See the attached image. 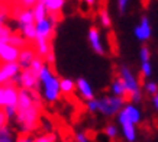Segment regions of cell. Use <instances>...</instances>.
<instances>
[{"label":"cell","mask_w":158,"mask_h":142,"mask_svg":"<svg viewBox=\"0 0 158 142\" xmlns=\"http://www.w3.org/2000/svg\"><path fill=\"white\" fill-rule=\"evenodd\" d=\"M39 87H41V96L45 102L48 103H55L61 97V90H60V78L54 73L51 65L45 64L38 76Z\"/></svg>","instance_id":"obj_1"},{"label":"cell","mask_w":158,"mask_h":142,"mask_svg":"<svg viewBox=\"0 0 158 142\" xmlns=\"http://www.w3.org/2000/svg\"><path fill=\"white\" fill-rule=\"evenodd\" d=\"M41 107H42V103H34L26 109L16 112L13 122L20 133L31 135L35 129L38 128L39 118H41Z\"/></svg>","instance_id":"obj_2"},{"label":"cell","mask_w":158,"mask_h":142,"mask_svg":"<svg viewBox=\"0 0 158 142\" xmlns=\"http://www.w3.org/2000/svg\"><path fill=\"white\" fill-rule=\"evenodd\" d=\"M119 77L122 78V81L125 83V87H126V93H128L126 99H129L131 103L138 104L142 100V93H141V84H139V80L136 78V76L131 71L129 67L122 64L119 67Z\"/></svg>","instance_id":"obj_3"},{"label":"cell","mask_w":158,"mask_h":142,"mask_svg":"<svg viewBox=\"0 0 158 142\" xmlns=\"http://www.w3.org/2000/svg\"><path fill=\"white\" fill-rule=\"evenodd\" d=\"M126 100L123 97H118V96L109 94L105 97L97 99V113L106 118H113L119 113V110L123 107Z\"/></svg>","instance_id":"obj_4"},{"label":"cell","mask_w":158,"mask_h":142,"mask_svg":"<svg viewBox=\"0 0 158 142\" xmlns=\"http://www.w3.org/2000/svg\"><path fill=\"white\" fill-rule=\"evenodd\" d=\"M116 119H118V123H123V122H129L134 123V125H138V123L142 122V112L136 104L134 103H125L123 107L119 110V113L116 115Z\"/></svg>","instance_id":"obj_5"},{"label":"cell","mask_w":158,"mask_h":142,"mask_svg":"<svg viewBox=\"0 0 158 142\" xmlns=\"http://www.w3.org/2000/svg\"><path fill=\"white\" fill-rule=\"evenodd\" d=\"M18 94H19V87L12 83L0 86V109H3L6 106L16 104L18 102Z\"/></svg>","instance_id":"obj_6"},{"label":"cell","mask_w":158,"mask_h":142,"mask_svg":"<svg viewBox=\"0 0 158 142\" xmlns=\"http://www.w3.org/2000/svg\"><path fill=\"white\" fill-rule=\"evenodd\" d=\"M87 39H89V44H90V48L93 49L94 54L97 55H106V47L103 45V39H102V33L99 31L97 26H90L89 32H87Z\"/></svg>","instance_id":"obj_7"},{"label":"cell","mask_w":158,"mask_h":142,"mask_svg":"<svg viewBox=\"0 0 158 142\" xmlns=\"http://www.w3.org/2000/svg\"><path fill=\"white\" fill-rule=\"evenodd\" d=\"M18 87L19 89H26V90H36L39 89V81L38 76H35L29 68H23L19 73V78H18Z\"/></svg>","instance_id":"obj_8"},{"label":"cell","mask_w":158,"mask_h":142,"mask_svg":"<svg viewBox=\"0 0 158 142\" xmlns=\"http://www.w3.org/2000/svg\"><path fill=\"white\" fill-rule=\"evenodd\" d=\"M20 65L18 64V61L13 62H2L0 65V86L9 83L10 80H13L15 77L20 73Z\"/></svg>","instance_id":"obj_9"},{"label":"cell","mask_w":158,"mask_h":142,"mask_svg":"<svg viewBox=\"0 0 158 142\" xmlns=\"http://www.w3.org/2000/svg\"><path fill=\"white\" fill-rule=\"evenodd\" d=\"M55 25L49 18H45V19L39 20V22H35V28H36V39H47V41H51L54 35V29H55Z\"/></svg>","instance_id":"obj_10"},{"label":"cell","mask_w":158,"mask_h":142,"mask_svg":"<svg viewBox=\"0 0 158 142\" xmlns=\"http://www.w3.org/2000/svg\"><path fill=\"white\" fill-rule=\"evenodd\" d=\"M134 35L135 38L141 41V42H147L151 35H152V29H151V25H149V20L147 16H142L139 23L134 28Z\"/></svg>","instance_id":"obj_11"},{"label":"cell","mask_w":158,"mask_h":142,"mask_svg":"<svg viewBox=\"0 0 158 142\" xmlns=\"http://www.w3.org/2000/svg\"><path fill=\"white\" fill-rule=\"evenodd\" d=\"M38 2H41V3L45 5L47 12H48V18L52 20L54 23H57L58 18H60V13H61V10L64 9L65 0H38Z\"/></svg>","instance_id":"obj_12"},{"label":"cell","mask_w":158,"mask_h":142,"mask_svg":"<svg viewBox=\"0 0 158 142\" xmlns=\"http://www.w3.org/2000/svg\"><path fill=\"white\" fill-rule=\"evenodd\" d=\"M76 91L80 94V97H81L83 100H86V102H89V100L96 97L91 84L87 81V78H84V77H80V78L76 80Z\"/></svg>","instance_id":"obj_13"},{"label":"cell","mask_w":158,"mask_h":142,"mask_svg":"<svg viewBox=\"0 0 158 142\" xmlns=\"http://www.w3.org/2000/svg\"><path fill=\"white\" fill-rule=\"evenodd\" d=\"M19 48L13 47L10 44H5L2 49H0V61L2 62H13L18 61V57H19Z\"/></svg>","instance_id":"obj_14"},{"label":"cell","mask_w":158,"mask_h":142,"mask_svg":"<svg viewBox=\"0 0 158 142\" xmlns=\"http://www.w3.org/2000/svg\"><path fill=\"white\" fill-rule=\"evenodd\" d=\"M119 132L123 136L126 142H135L138 138V132H136V125L129 122H123L119 125Z\"/></svg>","instance_id":"obj_15"},{"label":"cell","mask_w":158,"mask_h":142,"mask_svg":"<svg viewBox=\"0 0 158 142\" xmlns=\"http://www.w3.org/2000/svg\"><path fill=\"white\" fill-rule=\"evenodd\" d=\"M16 23H18V28L19 29H22L26 25L35 23L32 9H20L18 12V15H16Z\"/></svg>","instance_id":"obj_16"},{"label":"cell","mask_w":158,"mask_h":142,"mask_svg":"<svg viewBox=\"0 0 158 142\" xmlns=\"http://www.w3.org/2000/svg\"><path fill=\"white\" fill-rule=\"evenodd\" d=\"M35 57H36V55H35L34 49H32V48H26V47H25L23 49H20V51H19L18 64L20 65V68H22V70H23V68H28Z\"/></svg>","instance_id":"obj_17"},{"label":"cell","mask_w":158,"mask_h":142,"mask_svg":"<svg viewBox=\"0 0 158 142\" xmlns=\"http://www.w3.org/2000/svg\"><path fill=\"white\" fill-rule=\"evenodd\" d=\"M109 90H110V94L118 96V97H123L125 100H126V97H128V93H126L125 83L122 81V78H120V77H116L115 80L110 83Z\"/></svg>","instance_id":"obj_18"},{"label":"cell","mask_w":158,"mask_h":142,"mask_svg":"<svg viewBox=\"0 0 158 142\" xmlns=\"http://www.w3.org/2000/svg\"><path fill=\"white\" fill-rule=\"evenodd\" d=\"M35 49H36L38 57L45 58L47 54L51 51V41H47V39H35Z\"/></svg>","instance_id":"obj_19"},{"label":"cell","mask_w":158,"mask_h":142,"mask_svg":"<svg viewBox=\"0 0 158 142\" xmlns=\"http://www.w3.org/2000/svg\"><path fill=\"white\" fill-rule=\"evenodd\" d=\"M32 13H34V19L35 22H39V20L48 18V12H47V7L44 3L41 2H36V5L32 7Z\"/></svg>","instance_id":"obj_20"},{"label":"cell","mask_w":158,"mask_h":142,"mask_svg":"<svg viewBox=\"0 0 158 142\" xmlns=\"http://www.w3.org/2000/svg\"><path fill=\"white\" fill-rule=\"evenodd\" d=\"M20 35H22L28 42H35V39H36V28H35V23L23 26V28L20 29Z\"/></svg>","instance_id":"obj_21"},{"label":"cell","mask_w":158,"mask_h":142,"mask_svg":"<svg viewBox=\"0 0 158 142\" xmlns=\"http://www.w3.org/2000/svg\"><path fill=\"white\" fill-rule=\"evenodd\" d=\"M60 90L61 94H71L76 90V81L71 78H60Z\"/></svg>","instance_id":"obj_22"},{"label":"cell","mask_w":158,"mask_h":142,"mask_svg":"<svg viewBox=\"0 0 158 142\" xmlns=\"http://www.w3.org/2000/svg\"><path fill=\"white\" fill-rule=\"evenodd\" d=\"M0 142H16V133L9 125L0 129Z\"/></svg>","instance_id":"obj_23"},{"label":"cell","mask_w":158,"mask_h":142,"mask_svg":"<svg viewBox=\"0 0 158 142\" xmlns=\"http://www.w3.org/2000/svg\"><path fill=\"white\" fill-rule=\"evenodd\" d=\"M97 19H99V23L105 29H109L112 26V18H110L109 12L106 9H100L97 12Z\"/></svg>","instance_id":"obj_24"},{"label":"cell","mask_w":158,"mask_h":142,"mask_svg":"<svg viewBox=\"0 0 158 142\" xmlns=\"http://www.w3.org/2000/svg\"><path fill=\"white\" fill-rule=\"evenodd\" d=\"M10 45H13V47L16 48H19V49H23L25 47H26V44H28V41L20 35V33H13L12 32V35H10V38H9V42Z\"/></svg>","instance_id":"obj_25"},{"label":"cell","mask_w":158,"mask_h":142,"mask_svg":"<svg viewBox=\"0 0 158 142\" xmlns=\"http://www.w3.org/2000/svg\"><path fill=\"white\" fill-rule=\"evenodd\" d=\"M44 65H45V62H44V58L35 57L34 60H32V62H31V65H29L28 68L32 71V73H34L35 76H39V73H41V70H42Z\"/></svg>","instance_id":"obj_26"},{"label":"cell","mask_w":158,"mask_h":142,"mask_svg":"<svg viewBox=\"0 0 158 142\" xmlns=\"http://www.w3.org/2000/svg\"><path fill=\"white\" fill-rule=\"evenodd\" d=\"M119 133H120L119 128H118V125H115V123H107L105 126V135L109 139H116Z\"/></svg>","instance_id":"obj_27"},{"label":"cell","mask_w":158,"mask_h":142,"mask_svg":"<svg viewBox=\"0 0 158 142\" xmlns=\"http://www.w3.org/2000/svg\"><path fill=\"white\" fill-rule=\"evenodd\" d=\"M152 76V65L149 61H145V62H141V77L147 80L149 77Z\"/></svg>","instance_id":"obj_28"},{"label":"cell","mask_w":158,"mask_h":142,"mask_svg":"<svg viewBox=\"0 0 158 142\" xmlns=\"http://www.w3.org/2000/svg\"><path fill=\"white\" fill-rule=\"evenodd\" d=\"M57 138L54 133H42V135H38V136L34 138V142H55Z\"/></svg>","instance_id":"obj_29"},{"label":"cell","mask_w":158,"mask_h":142,"mask_svg":"<svg viewBox=\"0 0 158 142\" xmlns=\"http://www.w3.org/2000/svg\"><path fill=\"white\" fill-rule=\"evenodd\" d=\"M144 90L151 96L157 94L158 93V84L155 83V81H147V83H144Z\"/></svg>","instance_id":"obj_30"},{"label":"cell","mask_w":158,"mask_h":142,"mask_svg":"<svg viewBox=\"0 0 158 142\" xmlns=\"http://www.w3.org/2000/svg\"><path fill=\"white\" fill-rule=\"evenodd\" d=\"M139 58H141V62L149 61L151 60V49H149L147 45L141 47V51H139Z\"/></svg>","instance_id":"obj_31"},{"label":"cell","mask_w":158,"mask_h":142,"mask_svg":"<svg viewBox=\"0 0 158 142\" xmlns=\"http://www.w3.org/2000/svg\"><path fill=\"white\" fill-rule=\"evenodd\" d=\"M3 110H5V115H6V118L9 119V122L10 120H13L15 116H16V104H12V106H6V107H3Z\"/></svg>","instance_id":"obj_32"},{"label":"cell","mask_w":158,"mask_h":142,"mask_svg":"<svg viewBox=\"0 0 158 142\" xmlns=\"http://www.w3.org/2000/svg\"><path fill=\"white\" fill-rule=\"evenodd\" d=\"M116 7L120 15H125L129 7V0H116Z\"/></svg>","instance_id":"obj_33"},{"label":"cell","mask_w":158,"mask_h":142,"mask_svg":"<svg viewBox=\"0 0 158 142\" xmlns=\"http://www.w3.org/2000/svg\"><path fill=\"white\" fill-rule=\"evenodd\" d=\"M38 0H18V5L22 7V9H32L35 5H36Z\"/></svg>","instance_id":"obj_34"},{"label":"cell","mask_w":158,"mask_h":142,"mask_svg":"<svg viewBox=\"0 0 158 142\" xmlns=\"http://www.w3.org/2000/svg\"><path fill=\"white\" fill-rule=\"evenodd\" d=\"M74 141L76 142H90V138H89V135H87L86 132L78 131V132H76V135H74Z\"/></svg>","instance_id":"obj_35"},{"label":"cell","mask_w":158,"mask_h":142,"mask_svg":"<svg viewBox=\"0 0 158 142\" xmlns=\"http://www.w3.org/2000/svg\"><path fill=\"white\" fill-rule=\"evenodd\" d=\"M7 125H9V119L6 118L5 110L0 109V129L5 128V126H7Z\"/></svg>","instance_id":"obj_36"},{"label":"cell","mask_w":158,"mask_h":142,"mask_svg":"<svg viewBox=\"0 0 158 142\" xmlns=\"http://www.w3.org/2000/svg\"><path fill=\"white\" fill-rule=\"evenodd\" d=\"M16 142H34V136L22 133L19 138H16Z\"/></svg>","instance_id":"obj_37"},{"label":"cell","mask_w":158,"mask_h":142,"mask_svg":"<svg viewBox=\"0 0 158 142\" xmlns=\"http://www.w3.org/2000/svg\"><path fill=\"white\" fill-rule=\"evenodd\" d=\"M45 61L48 62V65H52L54 62H55V55H54V51L51 49V51L47 54V57H45Z\"/></svg>","instance_id":"obj_38"},{"label":"cell","mask_w":158,"mask_h":142,"mask_svg":"<svg viewBox=\"0 0 158 142\" xmlns=\"http://www.w3.org/2000/svg\"><path fill=\"white\" fill-rule=\"evenodd\" d=\"M152 106H154V109L158 112V93L152 96Z\"/></svg>","instance_id":"obj_39"},{"label":"cell","mask_w":158,"mask_h":142,"mask_svg":"<svg viewBox=\"0 0 158 142\" xmlns=\"http://www.w3.org/2000/svg\"><path fill=\"white\" fill-rule=\"evenodd\" d=\"M83 3H86L87 6H90V7H94L97 3V0H81Z\"/></svg>","instance_id":"obj_40"},{"label":"cell","mask_w":158,"mask_h":142,"mask_svg":"<svg viewBox=\"0 0 158 142\" xmlns=\"http://www.w3.org/2000/svg\"><path fill=\"white\" fill-rule=\"evenodd\" d=\"M3 45H5V42H2V41H0V49H2V47H3Z\"/></svg>","instance_id":"obj_41"},{"label":"cell","mask_w":158,"mask_h":142,"mask_svg":"<svg viewBox=\"0 0 158 142\" xmlns=\"http://www.w3.org/2000/svg\"><path fill=\"white\" fill-rule=\"evenodd\" d=\"M0 2H6V0H0Z\"/></svg>","instance_id":"obj_42"}]
</instances>
